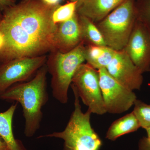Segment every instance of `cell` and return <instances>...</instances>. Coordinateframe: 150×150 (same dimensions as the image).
Instances as JSON below:
<instances>
[{
  "instance_id": "6da1fadb",
  "label": "cell",
  "mask_w": 150,
  "mask_h": 150,
  "mask_svg": "<svg viewBox=\"0 0 150 150\" xmlns=\"http://www.w3.org/2000/svg\"><path fill=\"white\" fill-rule=\"evenodd\" d=\"M59 5H48L41 0H22L3 12L0 31L4 35L5 45L0 52L1 65L55 50L57 24L52 15Z\"/></svg>"
},
{
  "instance_id": "7a4b0ae2",
  "label": "cell",
  "mask_w": 150,
  "mask_h": 150,
  "mask_svg": "<svg viewBox=\"0 0 150 150\" xmlns=\"http://www.w3.org/2000/svg\"><path fill=\"white\" fill-rule=\"evenodd\" d=\"M48 73L46 64L30 80L14 84L0 93L2 100L16 101L21 105L25 121L24 133L28 138L34 136L40 128L43 116L42 109L49 99Z\"/></svg>"
},
{
  "instance_id": "3957f363",
  "label": "cell",
  "mask_w": 150,
  "mask_h": 150,
  "mask_svg": "<svg viewBox=\"0 0 150 150\" xmlns=\"http://www.w3.org/2000/svg\"><path fill=\"white\" fill-rule=\"evenodd\" d=\"M74 96V109L64 131L40 136L58 138L64 141L63 150H100L102 143L99 136L92 127L91 115L88 109L82 111L80 98L76 88L71 86Z\"/></svg>"
},
{
  "instance_id": "277c9868",
  "label": "cell",
  "mask_w": 150,
  "mask_h": 150,
  "mask_svg": "<svg viewBox=\"0 0 150 150\" xmlns=\"http://www.w3.org/2000/svg\"><path fill=\"white\" fill-rule=\"evenodd\" d=\"M85 46L82 42L74 49L63 53L54 50L50 52L46 65L51 76L53 96L62 104L69 100L68 91L78 68L85 61Z\"/></svg>"
},
{
  "instance_id": "5b68a950",
  "label": "cell",
  "mask_w": 150,
  "mask_h": 150,
  "mask_svg": "<svg viewBox=\"0 0 150 150\" xmlns=\"http://www.w3.org/2000/svg\"><path fill=\"white\" fill-rule=\"evenodd\" d=\"M137 19L134 0H125L96 23L106 45L116 51L125 48Z\"/></svg>"
},
{
  "instance_id": "8992f818",
  "label": "cell",
  "mask_w": 150,
  "mask_h": 150,
  "mask_svg": "<svg viewBox=\"0 0 150 150\" xmlns=\"http://www.w3.org/2000/svg\"><path fill=\"white\" fill-rule=\"evenodd\" d=\"M71 86L76 88L79 98L92 113L102 115L107 112L100 86L98 70L83 63L75 73Z\"/></svg>"
},
{
  "instance_id": "52a82bcc",
  "label": "cell",
  "mask_w": 150,
  "mask_h": 150,
  "mask_svg": "<svg viewBox=\"0 0 150 150\" xmlns=\"http://www.w3.org/2000/svg\"><path fill=\"white\" fill-rule=\"evenodd\" d=\"M98 70L106 112L121 114L128 111L137 99L136 94L112 77L105 68Z\"/></svg>"
},
{
  "instance_id": "ba28073f",
  "label": "cell",
  "mask_w": 150,
  "mask_h": 150,
  "mask_svg": "<svg viewBox=\"0 0 150 150\" xmlns=\"http://www.w3.org/2000/svg\"><path fill=\"white\" fill-rule=\"evenodd\" d=\"M46 55L13 59L0 67V93L12 86L34 77L47 62Z\"/></svg>"
},
{
  "instance_id": "9c48e42d",
  "label": "cell",
  "mask_w": 150,
  "mask_h": 150,
  "mask_svg": "<svg viewBox=\"0 0 150 150\" xmlns=\"http://www.w3.org/2000/svg\"><path fill=\"white\" fill-rule=\"evenodd\" d=\"M123 51L142 74L150 71V32L138 19Z\"/></svg>"
},
{
  "instance_id": "30bf717a",
  "label": "cell",
  "mask_w": 150,
  "mask_h": 150,
  "mask_svg": "<svg viewBox=\"0 0 150 150\" xmlns=\"http://www.w3.org/2000/svg\"><path fill=\"white\" fill-rule=\"evenodd\" d=\"M108 73L131 90H140L143 83L142 73L124 51H116L106 68Z\"/></svg>"
},
{
  "instance_id": "8fae6325",
  "label": "cell",
  "mask_w": 150,
  "mask_h": 150,
  "mask_svg": "<svg viewBox=\"0 0 150 150\" xmlns=\"http://www.w3.org/2000/svg\"><path fill=\"white\" fill-rule=\"evenodd\" d=\"M81 33L79 15L57 24L55 37V50L63 53L69 52L82 43Z\"/></svg>"
},
{
  "instance_id": "7c38bea8",
  "label": "cell",
  "mask_w": 150,
  "mask_h": 150,
  "mask_svg": "<svg viewBox=\"0 0 150 150\" xmlns=\"http://www.w3.org/2000/svg\"><path fill=\"white\" fill-rule=\"evenodd\" d=\"M125 0H84L76 12L95 23L100 21Z\"/></svg>"
},
{
  "instance_id": "4fadbf2b",
  "label": "cell",
  "mask_w": 150,
  "mask_h": 150,
  "mask_svg": "<svg viewBox=\"0 0 150 150\" xmlns=\"http://www.w3.org/2000/svg\"><path fill=\"white\" fill-rule=\"evenodd\" d=\"M18 103L7 110L0 112V137L6 142L10 150H27L20 140L15 138L13 130V120Z\"/></svg>"
},
{
  "instance_id": "5bb4252c",
  "label": "cell",
  "mask_w": 150,
  "mask_h": 150,
  "mask_svg": "<svg viewBox=\"0 0 150 150\" xmlns=\"http://www.w3.org/2000/svg\"><path fill=\"white\" fill-rule=\"evenodd\" d=\"M116 52L107 46H85V61L96 69L106 68Z\"/></svg>"
},
{
  "instance_id": "9a60e30c",
  "label": "cell",
  "mask_w": 150,
  "mask_h": 150,
  "mask_svg": "<svg viewBox=\"0 0 150 150\" xmlns=\"http://www.w3.org/2000/svg\"><path fill=\"white\" fill-rule=\"evenodd\" d=\"M141 127L133 111L114 121L106 133L105 138L115 141L119 137L137 131Z\"/></svg>"
},
{
  "instance_id": "2e32d148",
  "label": "cell",
  "mask_w": 150,
  "mask_h": 150,
  "mask_svg": "<svg viewBox=\"0 0 150 150\" xmlns=\"http://www.w3.org/2000/svg\"><path fill=\"white\" fill-rule=\"evenodd\" d=\"M79 18L82 41L85 46H107L96 23L83 16L79 15Z\"/></svg>"
},
{
  "instance_id": "e0dca14e",
  "label": "cell",
  "mask_w": 150,
  "mask_h": 150,
  "mask_svg": "<svg viewBox=\"0 0 150 150\" xmlns=\"http://www.w3.org/2000/svg\"><path fill=\"white\" fill-rule=\"evenodd\" d=\"M77 3L69 1L63 5H59L54 11L52 15L53 22L55 24L69 20L76 13Z\"/></svg>"
},
{
  "instance_id": "ac0fdd59",
  "label": "cell",
  "mask_w": 150,
  "mask_h": 150,
  "mask_svg": "<svg viewBox=\"0 0 150 150\" xmlns=\"http://www.w3.org/2000/svg\"><path fill=\"white\" fill-rule=\"evenodd\" d=\"M133 112L136 116L141 127L146 129L150 127V104H147L137 99L134 103Z\"/></svg>"
},
{
  "instance_id": "d6986e66",
  "label": "cell",
  "mask_w": 150,
  "mask_h": 150,
  "mask_svg": "<svg viewBox=\"0 0 150 150\" xmlns=\"http://www.w3.org/2000/svg\"><path fill=\"white\" fill-rule=\"evenodd\" d=\"M137 18L150 32V0H138L136 3Z\"/></svg>"
},
{
  "instance_id": "ffe728a7",
  "label": "cell",
  "mask_w": 150,
  "mask_h": 150,
  "mask_svg": "<svg viewBox=\"0 0 150 150\" xmlns=\"http://www.w3.org/2000/svg\"><path fill=\"white\" fill-rule=\"evenodd\" d=\"M138 150H150V140L147 137L141 139L139 143Z\"/></svg>"
},
{
  "instance_id": "44dd1931",
  "label": "cell",
  "mask_w": 150,
  "mask_h": 150,
  "mask_svg": "<svg viewBox=\"0 0 150 150\" xmlns=\"http://www.w3.org/2000/svg\"><path fill=\"white\" fill-rule=\"evenodd\" d=\"M16 4V0H0V11L5 10Z\"/></svg>"
},
{
  "instance_id": "7402d4cb",
  "label": "cell",
  "mask_w": 150,
  "mask_h": 150,
  "mask_svg": "<svg viewBox=\"0 0 150 150\" xmlns=\"http://www.w3.org/2000/svg\"><path fill=\"white\" fill-rule=\"evenodd\" d=\"M44 4L51 6L59 5L62 0H41Z\"/></svg>"
},
{
  "instance_id": "603a6c76",
  "label": "cell",
  "mask_w": 150,
  "mask_h": 150,
  "mask_svg": "<svg viewBox=\"0 0 150 150\" xmlns=\"http://www.w3.org/2000/svg\"><path fill=\"white\" fill-rule=\"evenodd\" d=\"M5 45V38L4 35L0 31V52L3 50Z\"/></svg>"
},
{
  "instance_id": "cb8c5ba5",
  "label": "cell",
  "mask_w": 150,
  "mask_h": 150,
  "mask_svg": "<svg viewBox=\"0 0 150 150\" xmlns=\"http://www.w3.org/2000/svg\"><path fill=\"white\" fill-rule=\"evenodd\" d=\"M0 150H10L6 142L1 137H0Z\"/></svg>"
},
{
  "instance_id": "d4e9b609",
  "label": "cell",
  "mask_w": 150,
  "mask_h": 150,
  "mask_svg": "<svg viewBox=\"0 0 150 150\" xmlns=\"http://www.w3.org/2000/svg\"><path fill=\"white\" fill-rule=\"evenodd\" d=\"M69 1L76 2L77 3V8L82 4L84 0H69Z\"/></svg>"
},
{
  "instance_id": "484cf974",
  "label": "cell",
  "mask_w": 150,
  "mask_h": 150,
  "mask_svg": "<svg viewBox=\"0 0 150 150\" xmlns=\"http://www.w3.org/2000/svg\"><path fill=\"white\" fill-rule=\"evenodd\" d=\"M146 131L147 134V138L150 140V127L146 129Z\"/></svg>"
},
{
  "instance_id": "4316f807",
  "label": "cell",
  "mask_w": 150,
  "mask_h": 150,
  "mask_svg": "<svg viewBox=\"0 0 150 150\" xmlns=\"http://www.w3.org/2000/svg\"><path fill=\"white\" fill-rule=\"evenodd\" d=\"M2 17V13H1V11H0V21H1V19Z\"/></svg>"
},
{
  "instance_id": "83f0119b",
  "label": "cell",
  "mask_w": 150,
  "mask_h": 150,
  "mask_svg": "<svg viewBox=\"0 0 150 150\" xmlns=\"http://www.w3.org/2000/svg\"><path fill=\"white\" fill-rule=\"evenodd\" d=\"M1 64H0V67H1Z\"/></svg>"
}]
</instances>
